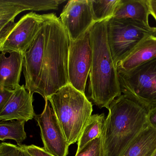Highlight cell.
Listing matches in <instances>:
<instances>
[{"label":"cell","instance_id":"cell-1","mask_svg":"<svg viewBox=\"0 0 156 156\" xmlns=\"http://www.w3.org/2000/svg\"><path fill=\"white\" fill-rule=\"evenodd\" d=\"M109 19L94 23L89 29L92 51L89 73L90 98L99 108L109 109L112 102L122 95L118 72L108 45Z\"/></svg>","mask_w":156,"mask_h":156},{"label":"cell","instance_id":"cell-2","mask_svg":"<svg viewBox=\"0 0 156 156\" xmlns=\"http://www.w3.org/2000/svg\"><path fill=\"white\" fill-rule=\"evenodd\" d=\"M104 129V156H121L148 125V111L131 97L122 94L109 106Z\"/></svg>","mask_w":156,"mask_h":156},{"label":"cell","instance_id":"cell-3","mask_svg":"<svg viewBox=\"0 0 156 156\" xmlns=\"http://www.w3.org/2000/svg\"><path fill=\"white\" fill-rule=\"evenodd\" d=\"M45 49L37 93L45 100L69 84L68 60L69 38L60 18L54 13L42 15Z\"/></svg>","mask_w":156,"mask_h":156},{"label":"cell","instance_id":"cell-4","mask_svg":"<svg viewBox=\"0 0 156 156\" xmlns=\"http://www.w3.org/2000/svg\"><path fill=\"white\" fill-rule=\"evenodd\" d=\"M46 100L54 110L69 146L76 143L92 115L91 103L69 83Z\"/></svg>","mask_w":156,"mask_h":156},{"label":"cell","instance_id":"cell-5","mask_svg":"<svg viewBox=\"0 0 156 156\" xmlns=\"http://www.w3.org/2000/svg\"><path fill=\"white\" fill-rule=\"evenodd\" d=\"M108 45L115 65L127 56L147 37L155 35L154 27L130 19L112 17L107 24Z\"/></svg>","mask_w":156,"mask_h":156},{"label":"cell","instance_id":"cell-6","mask_svg":"<svg viewBox=\"0 0 156 156\" xmlns=\"http://www.w3.org/2000/svg\"><path fill=\"white\" fill-rule=\"evenodd\" d=\"M122 93L148 112L156 107V58L129 71H117Z\"/></svg>","mask_w":156,"mask_h":156},{"label":"cell","instance_id":"cell-7","mask_svg":"<svg viewBox=\"0 0 156 156\" xmlns=\"http://www.w3.org/2000/svg\"><path fill=\"white\" fill-rule=\"evenodd\" d=\"M44 22L42 15L31 12L7 27L0 38V53L16 52L24 55Z\"/></svg>","mask_w":156,"mask_h":156},{"label":"cell","instance_id":"cell-8","mask_svg":"<svg viewBox=\"0 0 156 156\" xmlns=\"http://www.w3.org/2000/svg\"><path fill=\"white\" fill-rule=\"evenodd\" d=\"M92 59V51L89 29L77 40H69L68 60L69 82L84 94Z\"/></svg>","mask_w":156,"mask_h":156},{"label":"cell","instance_id":"cell-9","mask_svg":"<svg viewBox=\"0 0 156 156\" xmlns=\"http://www.w3.org/2000/svg\"><path fill=\"white\" fill-rule=\"evenodd\" d=\"M45 100L43 112L34 117L40 127L44 149L54 156H67L69 146L51 104Z\"/></svg>","mask_w":156,"mask_h":156},{"label":"cell","instance_id":"cell-10","mask_svg":"<svg viewBox=\"0 0 156 156\" xmlns=\"http://www.w3.org/2000/svg\"><path fill=\"white\" fill-rule=\"evenodd\" d=\"M59 18L72 41L80 38L95 23L90 0L69 1Z\"/></svg>","mask_w":156,"mask_h":156},{"label":"cell","instance_id":"cell-11","mask_svg":"<svg viewBox=\"0 0 156 156\" xmlns=\"http://www.w3.org/2000/svg\"><path fill=\"white\" fill-rule=\"evenodd\" d=\"M45 49V26L43 22L37 35L24 55L23 72L26 89L31 94L37 93Z\"/></svg>","mask_w":156,"mask_h":156},{"label":"cell","instance_id":"cell-12","mask_svg":"<svg viewBox=\"0 0 156 156\" xmlns=\"http://www.w3.org/2000/svg\"><path fill=\"white\" fill-rule=\"evenodd\" d=\"M33 94L19 85L14 90L3 110L0 113V121L28 122L36 115L33 103Z\"/></svg>","mask_w":156,"mask_h":156},{"label":"cell","instance_id":"cell-13","mask_svg":"<svg viewBox=\"0 0 156 156\" xmlns=\"http://www.w3.org/2000/svg\"><path fill=\"white\" fill-rule=\"evenodd\" d=\"M9 54L6 56L0 53V86L13 91L20 85L24 55L16 52Z\"/></svg>","mask_w":156,"mask_h":156},{"label":"cell","instance_id":"cell-14","mask_svg":"<svg viewBox=\"0 0 156 156\" xmlns=\"http://www.w3.org/2000/svg\"><path fill=\"white\" fill-rule=\"evenodd\" d=\"M156 58V35H151L140 42L116 65L117 71H129Z\"/></svg>","mask_w":156,"mask_h":156},{"label":"cell","instance_id":"cell-15","mask_svg":"<svg viewBox=\"0 0 156 156\" xmlns=\"http://www.w3.org/2000/svg\"><path fill=\"white\" fill-rule=\"evenodd\" d=\"M156 151V129L148 125L131 142L121 156H153Z\"/></svg>","mask_w":156,"mask_h":156},{"label":"cell","instance_id":"cell-16","mask_svg":"<svg viewBox=\"0 0 156 156\" xmlns=\"http://www.w3.org/2000/svg\"><path fill=\"white\" fill-rule=\"evenodd\" d=\"M150 15L148 0H121L113 17L132 19L149 26Z\"/></svg>","mask_w":156,"mask_h":156},{"label":"cell","instance_id":"cell-17","mask_svg":"<svg viewBox=\"0 0 156 156\" xmlns=\"http://www.w3.org/2000/svg\"><path fill=\"white\" fill-rule=\"evenodd\" d=\"M31 10L27 0H0V33L14 23L18 14Z\"/></svg>","mask_w":156,"mask_h":156},{"label":"cell","instance_id":"cell-18","mask_svg":"<svg viewBox=\"0 0 156 156\" xmlns=\"http://www.w3.org/2000/svg\"><path fill=\"white\" fill-rule=\"evenodd\" d=\"M105 122L104 114H94L91 116L78 140L77 152L80 150L89 142L99 137L102 133L104 128Z\"/></svg>","mask_w":156,"mask_h":156},{"label":"cell","instance_id":"cell-19","mask_svg":"<svg viewBox=\"0 0 156 156\" xmlns=\"http://www.w3.org/2000/svg\"><path fill=\"white\" fill-rule=\"evenodd\" d=\"M26 122L22 121H0V141L6 139L14 140L17 145L21 144L26 139L25 131Z\"/></svg>","mask_w":156,"mask_h":156},{"label":"cell","instance_id":"cell-20","mask_svg":"<svg viewBox=\"0 0 156 156\" xmlns=\"http://www.w3.org/2000/svg\"><path fill=\"white\" fill-rule=\"evenodd\" d=\"M121 0H90L94 23L110 19L114 15Z\"/></svg>","mask_w":156,"mask_h":156},{"label":"cell","instance_id":"cell-21","mask_svg":"<svg viewBox=\"0 0 156 156\" xmlns=\"http://www.w3.org/2000/svg\"><path fill=\"white\" fill-rule=\"evenodd\" d=\"M75 156H104V131L99 137L92 140L77 152Z\"/></svg>","mask_w":156,"mask_h":156},{"label":"cell","instance_id":"cell-22","mask_svg":"<svg viewBox=\"0 0 156 156\" xmlns=\"http://www.w3.org/2000/svg\"><path fill=\"white\" fill-rule=\"evenodd\" d=\"M19 149L18 145L3 142L0 143V156H17Z\"/></svg>","mask_w":156,"mask_h":156},{"label":"cell","instance_id":"cell-23","mask_svg":"<svg viewBox=\"0 0 156 156\" xmlns=\"http://www.w3.org/2000/svg\"><path fill=\"white\" fill-rule=\"evenodd\" d=\"M22 146L26 152L31 156H54L47 153L44 148H41L34 145H22Z\"/></svg>","mask_w":156,"mask_h":156},{"label":"cell","instance_id":"cell-24","mask_svg":"<svg viewBox=\"0 0 156 156\" xmlns=\"http://www.w3.org/2000/svg\"><path fill=\"white\" fill-rule=\"evenodd\" d=\"M13 91L7 89L0 86V113L12 96Z\"/></svg>","mask_w":156,"mask_h":156},{"label":"cell","instance_id":"cell-25","mask_svg":"<svg viewBox=\"0 0 156 156\" xmlns=\"http://www.w3.org/2000/svg\"><path fill=\"white\" fill-rule=\"evenodd\" d=\"M148 125L156 129V107L151 109L147 114Z\"/></svg>","mask_w":156,"mask_h":156},{"label":"cell","instance_id":"cell-26","mask_svg":"<svg viewBox=\"0 0 156 156\" xmlns=\"http://www.w3.org/2000/svg\"><path fill=\"white\" fill-rule=\"evenodd\" d=\"M150 15L154 18L156 22V0H148Z\"/></svg>","mask_w":156,"mask_h":156},{"label":"cell","instance_id":"cell-27","mask_svg":"<svg viewBox=\"0 0 156 156\" xmlns=\"http://www.w3.org/2000/svg\"><path fill=\"white\" fill-rule=\"evenodd\" d=\"M18 146H19V149L17 156H31L24 149L22 145H18Z\"/></svg>","mask_w":156,"mask_h":156},{"label":"cell","instance_id":"cell-28","mask_svg":"<svg viewBox=\"0 0 156 156\" xmlns=\"http://www.w3.org/2000/svg\"><path fill=\"white\" fill-rule=\"evenodd\" d=\"M154 30L155 34L156 35V27H154Z\"/></svg>","mask_w":156,"mask_h":156},{"label":"cell","instance_id":"cell-29","mask_svg":"<svg viewBox=\"0 0 156 156\" xmlns=\"http://www.w3.org/2000/svg\"><path fill=\"white\" fill-rule=\"evenodd\" d=\"M4 33V32H3ZM0 33V38H1V37H2V35L3 33Z\"/></svg>","mask_w":156,"mask_h":156},{"label":"cell","instance_id":"cell-30","mask_svg":"<svg viewBox=\"0 0 156 156\" xmlns=\"http://www.w3.org/2000/svg\"><path fill=\"white\" fill-rule=\"evenodd\" d=\"M153 156H156V152H155L154 154V155H153Z\"/></svg>","mask_w":156,"mask_h":156}]
</instances>
